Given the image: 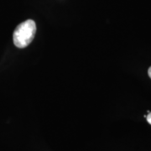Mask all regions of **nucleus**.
I'll use <instances>...</instances> for the list:
<instances>
[{"instance_id":"obj_1","label":"nucleus","mask_w":151,"mask_h":151,"mask_svg":"<svg viewBox=\"0 0 151 151\" xmlns=\"http://www.w3.org/2000/svg\"><path fill=\"white\" fill-rule=\"evenodd\" d=\"M36 33V24L32 19L22 22L15 29L13 40L14 44L18 48H25L32 42Z\"/></svg>"},{"instance_id":"obj_3","label":"nucleus","mask_w":151,"mask_h":151,"mask_svg":"<svg viewBox=\"0 0 151 151\" xmlns=\"http://www.w3.org/2000/svg\"><path fill=\"white\" fill-rule=\"evenodd\" d=\"M148 74H149V76L151 78V66L149 68V70H148Z\"/></svg>"},{"instance_id":"obj_2","label":"nucleus","mask_w":151,"mask_h":151,"mask_svg":"<svg viewBox=\"0 0 151 151\" xmlns=\"http://www.w3.org/2000/svg\"><path fill=\"white\" fill-rule=\"evenodd\" d=\"M146 119H147V121H148V123L151 125V113L150 112L148 115H146Z\"/></svg>"}]
</instances>
